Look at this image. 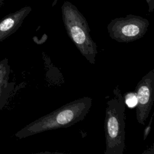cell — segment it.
Returning <instances> with one entry per match:
<instances>
[{"instance_id":"cell-1","label":"cell","mask_w":154,"mask_h":154,"mask_svg":"<svg viewBox=\"0 0 154 154\" xmlns=\"http://www.w3.org/2000/svg\"><path fill=\"white\" fill-rule=\"evenodd\" d=\"M92 102V98L89 96L71 101L26 125L14 136L22 139L45 131L72 126L84 119L91 107Z\"/></svg>"},{"instance_id":"cell-2","label":"cell","mask_w":154,"mask_h":154,"mask_svg":"<svg viewBox=\"0 0 154 154\" xmlns=\"http://www.w3.org/2000/svg\"><path fill=\"white\" fill-rule=\"evenodd\" d=\"M114 96L106 103L104 130L106 147L104 154H123L125 145L126 104L119 86L113 90Z\"/></svg>"},{"instance_id":"cell-3","label":"cell","mask_w":154,"mask_h":154,"mask_svg":"<svg viewBox=\"0 0 154 154\" xmlns=\"http://www.w3.org/2000/svg\"><path fill=\"white\" fill-rule=\"evenodd\" d=\"M61 14L68 36L81 55L90 64H94L97 46L90 35V29L85 17L69 1L63 4Z\"/></svg>"},{"instance_id":"cell-4","label":"cell","mask_w":154,"mask_h":154,"mask_svg":"<svg viewBox=\"0 0 154 154\" xmlns=\"http://www.w3.org/2000/svg\"><path fill=\"white\" fill-rule=\"evenodd\" d=\"M149 25V21L146 18L128 14L112 19L107 25V30L112 40L119 43H129L142 38Z\"/></svg>"},{"instance_id":"cell-5","label":"cell","mask_w":154,"mask_h":154,"mask_svg":"<svg viewBox=\"0 0 154 154\" xmlns=\"http://www.w3.org/2000/svg\"><path fill=\"white\" fill-rule=\"evenodd\" d=\"M135 93L137 100L135 106L137 120L138 123L145 125L154 101V69L139 81Z\"/></svg>"},{"instance_id":"cell-6","label":"cell","mask_w":154,"mask_h":154,"mask_svg":"<svg viewBox=\"0 0 154 154\" xmlns=\"http://www.w3.org/2000/svg\"><path fill=\"white\" fill-rule=\"evenodd\" d=\"M32 8L25 6L9 13L0 20V42L14 33L22 25L24 19L30 13Z\"/></svg>"},{"instance_id":"cell-7","label":"cell","mask_w":154,"mask_h":154,"mask_svg":"<svg viewBox=\"0 0 154 154\" xmlns=\"http://www.w3.org/2000/svg\"><path fill=\"white\" fill-rule=\"evenodd\" d=\"M11 72L8 60L5 58L0 61V111L7 104L14 87L15 82H9Z\"/></svg>"},{"instance_id":"cell-8","label":"cell","mask_w":154,"mask_h":154,"mask_svg":"<svg viewBox=\"0 0 154 154\" xmlns=\"http://www.w3.org/2000/svg\"><path fill=\"white\" fill-rule=\"evenodd\" d=\"M124 100L125 104L127 105L129 107L133 108L137 105V96L135 93L133 92H128L125 94Z\"/></svg>"},{"instance_id":"cell-9","label":"cell","mask_w":154,"mask_h":154,"mask_svg":"<svg viewBox=\"0 0 154 154\" xmlns=\"http://www.w3.org/2000/svg\"><path fill=\"white\" fill-rule=\"evenodd\" d=\"M153 114L152 115L151 117H150V120L149 122V123L147 125V126H146V128L144 129V132H143V140H146V138H147L148 135H149V133L150 132L151 130V125L152 123V120H153Z\"/></svg>"},{"instance_id":"cell-10","label":"cell","mask_w":154,"mask_h":154,"mask_svg":"<svg viewBox=\"0 0 154 154\" xmlns=\"http://www.w3.org/2000/svg\"><path fill=\"white\" fill-rule=\"evenodd\" d=\"M149 6V12L152 13L154 10V0H146Z\"/></svg>"},{"instance_id":"cell-11","label":"cell","mask_w":154,"mask_h":154,"mask_svg":"<svg viewBox=\"0 0 154 154\" xmlns=\"http://www.w3.org/2000/svg\"><path fill=\"white\" fill-rule=\"evenodd\" d=\"M3 2H4V0H0V8H1V6L2 5Z\"/></svg>"}]
</instances>
